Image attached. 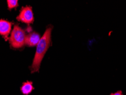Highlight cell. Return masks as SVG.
I'll list each match as a JSON object with an SVG mask.
<instances>
[{
  "instance_id": "2",
  "label": "cell",
  "mask_w": 126,
  "mask_h": 95,
  "mask_svg": "<svg viewBox=\"0 0 126 95\" xmlns=\"http://www.w3.org/2000/svg\"><path fill=\"white\" fill-rule=\"evenodd\" d=\"M26 37L25 31L18 25H15L9 38L10 46L14 48L23 47L25 44Z\"/></svg>"
},
{
  "instance_id": "5",
  "label": "cell",
  "mask_w": 126,
  "mask_h": 95,
  "mask_svg": "<svg viewBox=\"0 0 126 95\" xmlns=\"http://www.w3.org/2000/svg\"><path fill=\"white\" fill-rule=\"evenodd\" d=\"M40 40V37L39 34L38 33L32 32L26 35L25 44L29 47H34L37 46Z\"/></svg>"
},
{
  "instance_id": "4",
  "label": "cell",
  "mask_w": 126,
  "mask_h": 95,
  "mask_svg": "<svg viewBox=\"0 0 126 95\" xmlns=\"http://www.w3.org/2000/svg\"><path fill=\"white\" fill-rule=\"evenodd\" d=\"M12 23L6 20L0 19V35L6 40L9 39L8 37L12 30Z\"/></svg>"
},
{
  "instance_id": "6",
  "label": "cell",
  "mask_w": 126,
  "mask_h": 95,
  "mask_svg": "<svg viewBox=\"0 0 126 95\" xmlns=\"http://www.w3.org/2000/svg\"><path fill=\"white\" fill-rule=\"evenodd\" d=\"M34 89L32 85V83L31 81H26L23 83L21 87V91L22 94L25 95H28L32 92Z\"/></svg>"
},
{
  "instance_id": "8",
  "label": "cell",
  "mask_w": 126,
  "mask_h": 95,
  "mask_svg": "<svg viewBox=\"0 0 126 95\" xmlns=\"http://www.w3.org/2000/svg\"><path fill=\"white\" fill-rule=\"evenodd\" d=\"M110 95H123V94H122V91H118V92H116L115 93H114V94H111Z\"/></svg>"
},
{
  "instance_id": "1",
  "label": "cell",
  "mask_w": 126,
  "mask_h": 95,
  "mask_svg": "<svg viewBox=\"0 0 126 95\" xmlns=\"http://www.w3.org/2000/svg\"><path fill=\"white\" fill-rule=\"evenodd\" d=\"M52 29V27L50 26L46 29L43 35L37 44L36 53L31 67V71L32 73L38 72L39 70L42 59L51 44Z\"/></svg>"
},
{
  "instance_id": "3",
  "label": "cell",
  "mask_w": 126,
  "mask_h": 95,
  "mask_svg": "<svg viewBox=\"0 0 126 95\" xmlns=\"http://www.w3.org/2000/svg\"><path fill=\"white\" fill-rule=\"evenodd\" d=\"M16 19L25 23H32L34 20L32 7L30 6L22 7L19 15L16 17Z\"/></svg>"
},
{
  "instance_id": "7",
  "label": "cell",
  "mask_w": 126,
  "mask_h": 95,
  "mask_svg": "<svg viewBox=\"0 0 126 95\" xmlns=\"http://www.w3.org/2000/svg\"><path fill=\"white\" fill-rule=\"evenodd\" d=\"M7 3L9 10H12V9L16 8L18 6V2L16 0H8L7 1Z\"/></svg>"
}]
</instances>
